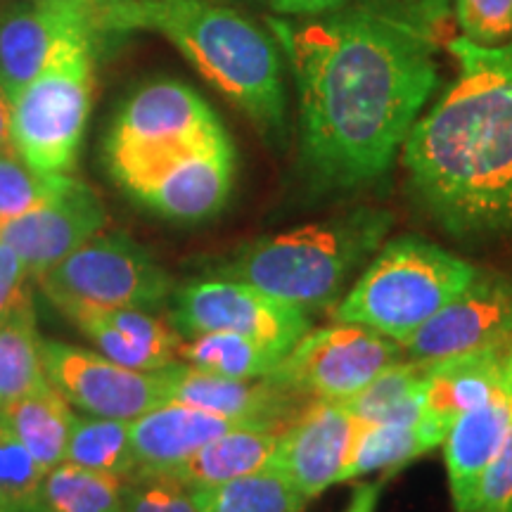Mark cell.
Masks as SVG:
<instances>
[{
    "instance_id": "1",
    "label": "cell",
    "mask_w": 512,
    "mask_h": 512,
    "mask_svg": "<svg viewBox=\"0 0 512 512\" xmlns=\"http://www.w3.org/2000/svg\"><path fill=\"white\" fill-rule=\"evenodd\" d=\"M451 0H347L309 22L271 19L290 60L302 155L325 188L375 181L437 88Z\"/></svg>"
},
{
    "instance_id": "2",
    "label": "cell",
    "mask_w": 512,
    "mask_h": 512,
    "mask_svg": "<svg viewBox=\"0 0 512 512\" xmlns=\"http://www.w3.org/2000/svg\"><path fill=\"white\" fill-rule=\"evenodd\" d=\"M458 76L403 140L418 200L453 238L512 235V38H448Z\"/></svg>"
},
{
    "instance_id": "3",
    "label": "cell",
    "mask_w": 512,
    "mask_h": 512,
    "mask_svg": "<svg viewBox=\"0 0 512 512\" xmlns=\"http://www.w3.org/2000/svg\"><path fill=\"white\" fill-rule=\"evenodd\" d=\"M155 31L174 43L271 138L285 133V81L278 41L221 0H126L107 34Z\"/></svg>"
},
{
    "instance_id": "4",
    "label": "cell",
    "mask_w": 512,
    "mask_h": 512,
    "mask_svg": "<svg viewBox=\"0 0 512 512\" xmlns=\"http://www.w3.org/2000/svg\"><path fill=\"white\" fill-rule=\"evenodd\" d=\"M392 214L361 207L335 219L249 240L216 266L233 278L306 313L335 309L356 271L384 245Z\"/></svg>"
},
{
    "instance_id": "5",
    "label": "cell",
    "mask_w": 512,
    "mask_h": 512,
    "mask_svg": "<svg viewBox=\"0 0 512 512\" xmlns=\"http://www.w3.org/2000/svg\"><path fill=\"white\" fill-rule=\"evenodd\" d=\"M479 266L418 235L377 249L356 283L332 309L335 323H354L406 342L477 278Z\"/></svg>"
},
{
    "instance_id": "6",
    "label": "cell",
    "mask_w": 512,
    "mask_h": 512,
    "mask_svg": "<svg viewBox=\"0 0 512 512\" xmlns=\"http://www.w3.org/2000/svg\"><path fill=\"white\" fill-rule=\"evenodd\" d=\"M98 38L60 50L12 98L10 147L41 174H72L93 102Z\"/></svg>"
},
{
    "instance_id": "7",
    "label": "cell",
    "mask_w": 512,
    "mask_h": 512,
    "mask_svg": "<svg viewBox=\"0 0 512 512\" xmlns=\"http://www.w3.org/2000/svg\"><path fill=\"white\" fill-rule=\"evenodd\" d=\"M228 138L200 93L181 81H152L124 102L105 140V162L121 188Z\"/></svg>"
},
{
    "instance_id": "8",
    "label": "cell",
    "mask_w": 512,
    "mask_h": 512,
    "mask_svg": "<svg viewBox=\"0 0 512 512\" xmlns=\"http://www.w3.org/2000/svg\"><path fill=\"white\" fill-rule=\"evenodd\" d=\"M48 302L155 311L174 294V280L145 247L124 233H100L36 280Z\"/></svg>"
},
{
    "instance_id": "9",
    "label": "cell",
    "mask_w": 512,
    "mask_h": 512,
    "mask_svg": "<svg viewBox=\"0 0 512 512\" xmlns=\"http://www.w3.org/2000/svg\"><path fill=\"white\" fill-rule=\"evenodd\" d=\"M399 342L354 323L309 330L264 380L304 401H342L401 361Z\"/></svg>"
},
{
    "instance_id": "10",
    "label": "cell",
    "mask_w": 512,
    "mask_h": 512,
    "mask_svg": "<svg viewBox=\"0 0 512 512\" xmlns=\"http://www.w3.org/2000/svg\"><path fill=\"white\" fill-rule=\"evenodd\" d=\"M169 325L181 339L235 332L287 354L311 330V316L240 280L209 275L174 290Z\"/></svg>"
},
{
    "instance_id": "11",
    "label": "cell",
    "mask_w": 512,
    "mask_h": 512,
    "mask_svg": "<svg viewBox=\"0 0 512 512\" xmlns=\"http://www.w3.org/2000/svg\"><path fill=\"white\" fill-rule=\"evenodd\" d=\"M43 373L64 399L81 413L136 420L166 403L162 373L133 370L74 344L41 339Z\"/></svg>"
},
{
    "instance_id": "12",
    "label": "cell",
    "mask_w": 512,
    "mask_h": 512,
    "mask_svg": "<svg viewBox=\"0 0 512 512\" xmlns=\"http://www.w3.org/2000/svg\"><path fill=\"white\" fill-rule=\"evenodd\" d=\"M512 342V278L479 268L477 278L401 342L415 361L467 354Z\"/></svg>"
},
{
    "instance_id": "13",
    "label": "cell",
    "mask_w": 512,
    "mask_h": 512,
    "mask_svg": "<svg viewBox=\"0 0 512 512\" xmlns=\"http://www.w3.org/2000/svg\"><path fill=\"white\" fill-rule=\"evenodd\" d=\"M366 425L342 403L309 401L285 427L271 465L302 491L306 501H313L339 484Z\"/></svg>"
},
{
    "instance_id": "14",
    "label": "cell",
    "mask_w": 512,
    "mask_h": 512,
    "mask_svg": "<svg viewBox=\"0 0 512 512\" xmlns=\"http://www.w3.org/2000/svg\"><path fill=\"white\" fill-rule=\"evenodd\" d=\"M107 226V209L91 185L72 178L41 207L0 226V240L24 261L34 280L67 259Z\"/></svg>"
},
{
    "instance_id": "15",
    "label": "cell",
    "mask_w": 512,
    "mask_h": 512,
    "mask_svg": "<svg viewBox=\"0 0 512 512\" xmlns=\"http://www.w3.org/2000/svg\"><path fill=\"white\" fill-rule=\"evenodd\" d=\"M233 171V145L230 138H223L159 166L124 190L166 219L202 221L226 204Z\"/></svg>"
},
{
    "instance_id": "16",
    "label": "cell",
    "mask_w": 512,
    "mask_h": 512,
    "mask_svg": "<svg viewBox=\"0 0 512 512\" xmlns=\"http://www.w3.org/2000/svg\"><path fill=\"white\" fill-rule=\"evenodd\" d=\"M86 36L100 38L102 31L93 17L72 5L29 0L0 12V81L10 98L60 50Z\"/></svg>"
},
{
    "instance_id": "17",
    "label": "cell",
    "mask_w": 512,
    "mask_h": 512,
    "mask_svg": "<svg viewBox=\"0 0 512 512\" xmlns=\"http://www.w3.org/2000/svg\"><path fill=\"white\" fill-rule=\"evenodd\" d=\"M50 304L93 344L95 351L119 366L157 373L178 361L181 335L152 311L105 309L69 299H55Z\"/></svg>"
},
{
    "instance_id": "18",
    "label": "cell",
    "mask_w": 512,
    "mask_h": 512,
    "mask_svg": "<svg viewBox=\"0 0 512 512\" xmlns=\"http://www.w3.org/2000/svg\"><path fill=\"white\" fill-rule=\"evenodd\" d=\"M166 401L200 408L221 418L242 422H290L302 411L304 399L273 387L266 380H238L197 370L176 361L159 370Z\"/></svg>"
},
{
    "instance_id": "19",
    "label": "cell",
    "mask_w": 512,
    "mask_h": 512,
    "mask_svg": "<svg viewBox=\"0 0 512 512\" xmlns=\"http://www.w3.org/2000/svg\"><path fill=\"white\" fill-rule=\"evenodd\" d=\"M242 425L252 422L221 418L200 408L166 401L131 420V444L138 465L136 475H166L185 458H190L197 448Z\"/></svg>"
},
{
    "instance_id": "20",
    "label": "cell",
    "mask_w": 512,
    "mask_h": 512,
    "mask_svg": "<svg viewBox=\"0 0 512 512\" xmlns=\"http://www.w3.org/2000/svg\"><path fill=\"white\" fill-rule=\"evenodd\" d=\"M510 347L512 342L432 361L425 377L427 418L451 427L460 415L489 399L503 380Z\"/></svg>"
},
{
    "instance_id": "21",
    "label": "cell",
    "mask_w": 512,
    "mask_h": 512,
    "mask_svg": "<svg viewBox=\"0 0 512 512\" xmlns=\"http://www.w3.org/2000/svg\"><path fill=\"white\" fill-rule=\"evenodd\" d=\"M290 422H252V425L235 427L197 448L190 458L162 477L176 479L188 489H197V486L223 484L264 470L273 463L275 448Z\"/></svg>"
},
{
    "instance_id": "22",
    "label": "cell",
    "mask_w": 512,
    "mask_h": 512,
    "mask_svg": "<svg viewBox=\"0 0 512 512\" xmlns=\"http://www.w3.org/2000/svg\"><path fill=\"white\" fill-rule=\"evenodd\" d=\"M74 418V406L50 382L0 408V425L46 470L64 463Z\"/></svg>"
},
{
    "instance_id": "23",
    "label": "cell",
    "mask_w": 512,
    "mask_h": 512,
    "mask_svg": "<svg viewBox=\"0 0 512 512\" xmlns=\"http://www.w3.org/2000/svg\"><path fill=\"white\" fill-rule=\"evenodd\" d=\"M432 361H415L403 356L377 373L366 387L337 401L370 425H406L425 420V377Z\"/></svg>"
},
{
    "instance_id": "24",
    "label": "cell",
    "mask_w": 512,
    "mask_h": 512,
    "mask_svg": "<svg viewBox=\"0 0 512 512\" xmlns=\"http://www.w3.org/2000/svg\"><path fill=\"white\" fill-rule=\"evenodd\" d=\"M448 430L451 427L432 418L406 422V425H370L368 422L339 477V484L370 475V472L394 470V467L411 463L434 448L444 446Z\"/></svg>"
},
{
    "instance_id": "25",
    "label": "cell",
    "mask_w": 512,
    "mask_h": 512,
    "mask_svg": "<svg viewBox=\"0 0 512 512\" xmlns=\"http://www.w3.org/2000/svg\"><path fill=\"white\" fill-rule=\"evenodd\" d=\"M34 294L0 318V408L46 387Z\"/></svg>"
},
{
    "instance_id": "26",
    "label": "cell",
    "mask_w": 512,
    "mask_h": 512,
    "mask_svg": "<svg viewBox=\"0 0 512 512\" xmlns=\"http://www.w3.org/2000/svg\"><path fill=\"white\" fill-rule=\"evenodd\" d=\"M190 496L200 512H304L309 503L273 465L223 484L197 486Z\"/></svg>"
},
{
    "instance_id": "27",
    "label": "cell",
    "mask_w": 512,
    "mask_h": 512,
    "mask_svg": "<svg viewBox=\"0 0 512 512\" xmlns=\"http://www.w3.org/2000/svg\"><path fill=\"white\" fill-rule=\"evenodd\" d=\"M176 356L185 366L207 373L238 377V380H264L283 361L285 351L235 332H207V335L181 339Z\"/></svg>"
},
{
    "instance_id": "28",
    "label": "cell",
    "mask_w": 512,
    "mask_h": 512,
    "mask_svg": "<svg viewBox=\"0 0 512 512\" xmlns=\"http://www.w3.org/2000/svg\"><path fill=\"white\" fill-rule=\"evenodd\" d=\"M64 463L119 479L133 477L138 465L131 444V420L76 415Z\"/></svg>"
},
{
    "instance_id": "29",
    "label": "cell",
    "mask_w": 512,
    "mask_h": 512,
    "mask_svg": "<svg viewBox=\"0 0 512 512\" xmlns=\"http://www.w3.org/2000/svg\"><path fill=\"white\" fill-rule=\"evenodd\" d=\"M38 512H126L124 479L60 463L46 472Z\"/></svg>"
},
{
    "instance_id": "30",
    "label": "cell",
    "mask_w": 512,
    "mask_h": 512,
    "mask_svg": "<svg viewBox=\"0 0 512 512\" xmlns=\"http://www.w3.org/2000/svg\"><path fill=\"white\" fill-rule=\"evenodd\" d=\"M72 178V174H41L15 150H0V226L53 200Z\"/></svg>"
},
{
    "instance_id": "31",
    "label": "cell",
    "mask_w": 512,
    "mask_h": 512,
    "mask_svg": "<svg viewBox=\"0 0 512 512\" xmlns=\"http://www.w3.org/2000/svg\"><path fill=\"white\" fill-rule=\"evenodd\" d=\"M46 467L0 425V512H38Z\"/></svg>"
},
{
    "instance_id": "32",
    "label": "cell",
    "mask_w": 512,
    "mask_h": 512,
    "mask_svg": "<svg viewBox=\"0 0 512 512\" xmlns=\"http://www.w3.org/2000/svg\"><path fill=\"white\" fill-rule=\"evenodd\" d=\"M463 38L494 48L512 38V0H456L453 5Z\"/></svg>"
},
{
    "instance_id": "33",
    "label": "cell",
    "mask_w": 512,
    "mask_h": 512,
    "mask_svg": "<svg viewBox=\"0 0 512 512\" xmlns=\"http://www.w3.org/2000/svg\"><path fill=\"white\" fill-rule=\"evenodd\" d=\"M126 512H200L188 486L162 475H133L124 479Z\"/></svg>"
},
{
    "instance_id": "34",
    "label": "cell",
    "mask_w": 512,
    "mask_h": 512,
    "mask_svg": "<svg viewBox=\"0 0 512 512\" xmlns=\"http://www.w3.org/2000/svg\"><path fill=\"white\" fill-rule=\"evenodd\" d=\"M463 512H512V422Z\"/></svg>"
},
{
    "instance_id": "35",
    "label": "cell",
    "mask_w": 512,
    "mask_h": 512,
    "mask_svg": "<svg viewBox=\"0 0 512 512\" xmlns=\"http://www.w3.org/2000/svg\"><path fill=\"white\" fill-rule=\"evenodd\" d=\"M34 283L24 261L0 240V318L8 316L22 299L31 297Z\"/></svg>"
},
{
    "instance_id": "36",
    "label": "cell",
    "mask_w": 512,
    "mask_h": 512,
    "mask_svg": "<svg viewBox=\"0 0 512 512\" xmlns=\"http://www.w3.org/2000/svg\"><path fill=\"white\" fill-rule=\"evenodd\" d=\"M271 8L287 17H318L339 8L347 0H268Z\"/></svg>"
},
{
    "instance_id": "37",
    "label": "cell",
    "mask_w": 512,
    "mask_h": 512,
    "mask_svg": "<svg viewBox=\"0 0 512 512\" xmlns=\"http://www.w3.org/2000/svg\"><path fill=\"white\" fill-rule=\"evenodd\" d=\"M43 3H60V5H72V8L86 12L88 17H93V22L98 24L102 36L107 34V22L114 15V10L119 8L126 0H43Z\"/></svg>"
},
{
    "instance_id": "38",
    "label": "cell",
    "mask_w": 512,
    "mask_h": 512,
    "mask_svg": "<svg viewBox=\"0 0 512 512\" xmlns=\"http://www.w3.org/2000/svg\"><path fill=\"white\" fill-rule=\"evenodd\" d=\"M380 491H382V482L358 484L354 496H351L347 512H375L377 501H380Z\"/></svg>"
},
{
    "instance_id": "39",
    "label": "cell",
    "mask_w": 512,
    "mask_h": 512,
    "mask_svg": "<svg viewBox=\"0 0 512 512\" xmlns=\"http://www.w3.org/2000/svg\"><path fill=\"white\" fill-rule=\"evenodd\" d=\"M10 117H12V98L0 81V150H12L10 147Z\"/></svg>"
}]
</instances>
